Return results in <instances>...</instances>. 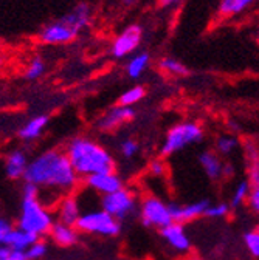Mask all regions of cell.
<instances>
[{"instance_id":"obj_27","label":"cell","mask_w":259,"mask_h":260,"mask_svg":"<svg viewBox=\"0 0 259 260\" xmlns=\"http://www.w3.org/2000/svg\"><path fill=\"white\" fill-rule=\"evenodd\" d=\"M242 242L245 249L253 258H259V231L256 230H248L242 234Z\"/></svg>"},{"instance_id":"obj_6","label":"cell","mask_w":259,"mask_h":260,"mask_svg":"<svg viewBox=\"0 0 259 260\" xmlns=\"http://www.w3.org/2000/svg\"><path fill=\"white\" fill-rule=\"evenodd\" d=\"M138 205H140V200L137 197V193L132 189L124 186L123 189L117 192L100 197L98 206L123 223L138 214Z\"/></svg>"},{"instance_id":"obj_4","label":"cell","mask_w":259,"mask_h":260,"mask_svg":"<svg viewBox=\"0 0 259 260\" xmlns=\"http://www.w3.org/2000/svg\"><path fill=\"white\" fill-rule=\"evenodd\" d=\"M205 132L204 127L196 121H180L174 124L165 135V140L161 143L160 153L161 156L176 155L194 144L204 141Z\"/></svg>"},{"instance_id":"obj_16","label":"cell","mask_w":259,"mask_h":260,"mask_svg":"<svg viewBox=\"0 0 259 260\" xmlns=\"http://www.w3.org/2000/svg\"><path fill=\"white\" fill-rule=\"evenodd\" d=\"M79 231L76 230V226H70V224H64V223H57L54 221V224L50 230V239L62 248H69L73 246L79 242Z\"/></svg>"},{"instance_id":"obj_9","label":"cell","mask_w":259,"mask_h":260,"mask_svg":"<svg viewBox=\"0 0 259 260\" xmlns=\"http://www.w3.org/2000/svg\"><path fill=\"white\" fill-rule=\"evenodd\" d=\"M143 42V28L138 23L126 26L113 39L110 53L115 59H124L132 56Z\"/></svg>"},{"instance_id":"obj_5","label":"cell","mask_w":259,"mask_h":260,"mask_svg":"<svg viewBox=\"0 0 259 260\" xmlns=\"http://www.w3.org/2000/svg\"><path fill=\"white\" fill-rule=\"evenodd\" d=\"M76 230L81 234L100 236V237H117L121 233V221L103 211L100 206L89 209L81 214Z\"/></svg>"},{"instance_id":"obj_40","label":"cell","mask_w":259,"mask_h":260,"mask_svg":"<svg viewBox=\"0 0 259 260\" xmlns=\"http://www.w3.org/2000/svg\"><path fill=\"white\" fill-rule=\"evenodd\" d=\"M121 2H123L126 7H134V5H137L138 2H141V0H121Z\"/></svg>"},{"instance_id":"obj_15","label":"cell","mask_w":259,"mask_h":260,"mask_svg":"<svg viewBox=\"0 0 259 260\" xmlns=\"http://www.w3.org/2000/svg\"><path fill=\"white\" fill-rule=\"evenodd\" d=\"M199 166L202 168L205 177L211 181L222 180V168H223V159L214 149H205L197 156Z\"/></svg>"},{"instance_id":"obj_30","label":"cell","mask_w":259,"mask_h":260,"mask_svg":"<svg viewBox=\"0 0 259 260\" xmlns=\"http://www.w3.org/2000/svg\"><path fill=\"white\" fill-rule=\"evenodd\" d=\"M47 251H48L47 243H45L42 239H38V240H36L33 245H31L25 252H26L28 260H41L42 257H45Z\"/></svg>"},{"instance_id":"obj_10","label":"cell","mask_w":259,"mask_h":260,"mask_svg":"<svg viewBox=\"0 0 259 260\" xmlns=\"http://www.w3.org/2000/svg\"><path fill=\"white\" fill-rule=\"evenodd\" d=\"M160 233V237L166 243V246L174 252V254H179V255H186L191 248H192V242H191V237L186 231L185 224L182 223H177V221H172L169 223L168 226L161 228L158 231Z\"/></svg>"},{"instance_id":"obj_36","label":"cell","mask_w":259,"mask_h":260,"mask_svg":"<svg viewBox=\"0 0 259 260\" xmlns=\"http://www.w3.org/2000/svg\"><path fill=\"white\" fill-rule=\"evenodd\" d=\"M22 197L23 199H39L41 200V189L31 183L23 181L22 186Z\"/></svg>"},{"instance_id":"obj_35","label":"cell","mask_w":259,"mask_h":260,"mask_svg":"<svg viewBox=\"0 0 259 260\" xmlns=\"http://www.w3.org/2000/svg\"><path fill=\"white\" fill-rule=\"evenodd\" d=\"M244 155L247 158V162L259 159V146L253 141H245L244 143Z\"/></svg>"},{"instance_id":"obj_7","label":"cell","mask_w":259,"mask_h":260,"mask_svg":"<svg viewBox=\"0 0 259 260\" xmlns=\"http://www.w3.org/2000/svg\"><path fill=\"white\" fill-rule=\"evenodd\" d=\"M138 217L143 226L160 231L161 228L172 223L169 203H166L158 195H145L138 205Z\"/></svg>"},{"instance_id":"obj_17","label":"cell","mask_w":259,"mask_h":260,"mask_svg":"<svg viewBox=\"0 0 259 260\" xmlns=\"http://www.w3.org/2000/svg\"><path fill=\"white\" fill-rule=\"evenodd\" d=\"M28 162H30V158L23 150H20V149L11 150L5 158V172H7L8 178L23 180Z\"/></svg>"},{"instance_id":"obj_12","label":"cell","mask_w":259,"mask_h":260,"mask_svg":"<svg viewBox=\"0 0 259 260\" xmlns=\"http://www.w3.org/2000/svg\"><path fill=\"white\" fill-rule=\"evenodd\" d=\"M85 189L92 190L93 193L100 195H109L112 192H117L124 187L123 178L117 172H103V174H95L82 180Z\"/></svg>"},{"instance_id":"obj_2","label":"cell","mask_w":259,"mask_h":260,"mask_svg":"<svg viewBox=\"0 0 259 260\" xmlns=\"http://www.w3.org/2000/svg\"><path fill=\"white\" fill-rule=\"evenodd\" d=\"M75 172L81 180L103 172H117V161L113 155L98 141L89 137H75L66 147Z\"/></svg>"},{"instance_id":"obj_14","label":"cell","mask_w":259,"mask_h":260,"mask_svg":"<svg viewBox=\"0 0 259 260\" xmlns=\"http://www.w3.org/2000/svg\"><path fill=\"white\" fill-rule=\"evenodd\" d=\"M210 206V202L207 199L192 202L186 205H179V203H169V211L172 215V220L177 223H191L200 217H205V212Z\"/></svg>"},{"instance_id":"obj_39","label":"cell","mask_w":259,"mask_h":260,"mask_svg":"<svg viewBox=\"0 0 259 260\" xmlns=\"http://www.w3.org/2000/svg\"><path fill=\"white\" fill-rule=\"evenodd\" d=\"M182 2H183V0H157L158 7H160V8H163V10H174V8H177Z\"/></svg>"},{"instance_id":"obj_29","label":"cell","mask_w":259,"mask_h":260,"mask_svg":"<svg viewBox=\"0 0 259 260\" xmlns=\"http://www.w3.org/2000/svg\"><path fill=\"white\" fill-rule=\"evenodd\" d=\"M118 149H120L121 156H124V158H127V159H132V158L137 156V153L140 152V144H138V141L134 140V138H126V140H123V141L120 143Z\"/></svg>"},{"instance_id":"obj_3","label":"cell","mask_w":259,"mask_h":260,"mask_svg":"<svg viewBox=\"0 0 259 260\" xmlns=\"http://www.w3.org/2000/svg\"><path fill=\"white\" fill-rule=\"evenodd\" d=\"M53 209L44 205L39 199H23L17 217V228L42 239L50 234L54 224Z\"/></svg>"},{"instance_id":"obj_11","label":"cell","mask_w":259,"mask_h":260,"mask_svg":"<svg viewBox=\"0 0 259 260\" xmlns=\"http://www.w3.org/2000/svg\"><path fill=\"white\" fill-rule=\"evenodd\" d=\"M53 214H54V220L57 223L76 226V223L82 214L79 197L75 192L62 195V197L56 202V205L53 206Z\"/></svg>"},{"instance_id":"obj_19","label":"cell","mask_w":259,"mask_h":260,"mask_svg":"<svg viewBox=\"0 0 259 260\" xmlns=\"http://www.w3.org/2000/svg\"><path fill=\"white\" fill-rule=\"evenodd\" d=\"M48 124V116L47 115H38L28 119L20 128H19V138L23 141H35L38 140Z\"/></svg>"},{"instance_id":"obj_37","label":"cell","mask_w":259,"mask_h":260,"mask_svg":"<svg viewBox=\"0 0 259 260\" xmlns=\"http://www.w3.org/2000/svg\"><path fill=\"white\" fill-rule=\"evenodd\" d=\"M13 223L7 218H2L0 217V245H4L5 243V239L7 236L10 234V231L13 230Z\"/></svg>"},{"instance_id":"obj_28","label":"cell","mask_w":259,"mask_h":260,"mask_svg":"<svg viewBox=\"0 0 259 260\" xmlns=\"http://www.w3.org/2000/svg\"><path fill=\"white\" fill-rule=\"evenodd\" d=\"M230 212H232L230 203H226V202H219V203H214V205L210 203V206H208V209L205 212V217L211 218V220H222Z\"/></svg>"},{"instance_id":"obj_41","label":"cell","mask_w":259,"mask_h":260,"mask_svg":"<svg viewBox=\"0 0 259 260\" xmlns=\"http://www.w3.org/2000/svg\"><path fill=\"white\" fill-rule=\"evenodd\" d=\"M256 41H257V44H259V28H257V32H256Z\"/></svg>"},{"instance_id":"obj_32","label":"cell","mask_w":259,"mask_h":260,"mask_svg":"<svg viewBox=\"0 0 259 260\" xmlns=\"http://www.w3.org/2000/svg\"><path fill=\"white\" fill-rule=\"evenodd\" d=\"M0 260H28V257L25 251H14L5 245H0Z\"/></svg>"},{"instance_id":"obj_25","label":"cell","mask_w":259,"mask_h":260,"mask_svg":"<svg viewBox=\"0 0 259 260\" xmlns=\"http://www.w3.org/2000/svg\"><path fill=\"white\" fill-rule=\"evenodd\" d=\"M47 72V62L44 57L41 56H35L31 57L25 67V73L23 78L26 81H38L39 78H42Z\"/></svg>"},{"instance_id":"obj_8","label":"cell","mask_w":259,"mask_h":260,"mask_svg":"<svg viewBox=\"0 0 259 260\" xmlns=\"http://www.w3.org/2000/svg\"><path fill=\"white\" fill-rule=\"evenodd\" d=\"M78 36L79 31L76 26L67 19V16H62L44 25L38 35V39L44 45H64L75 41Z\"/></svg>"},{"instance_id":"obj_21","label":"cell","mask_w":259,"mask_h":260,"mask_svg":"<svg viewBox=\"0 0 259 260\" xmlns=\"http://www.w3.org/2000/svg\"><path fill=\"white\" fill-rule=\"evenodd\" d=\"M149 65H151V54L149 53H146V51L134 53L131 57L127 59L126 73L131 79H138L149 69Z\"/></svg>"},{"instance_id":"obj_1","label":"cell","mask_w":259,"mask_h":260,"mask_svg":"<svg viewBox=\"0 0 259 260\" xmlns=\"http://www.w3.org/2000/svg\"><path fill=\"white\" fill-rule=\"evenodd\" d=\"M23 181L38 186L41 202L53 209L62 195L75 192L82 180L75 172L66 152L48 149L30 159Z\"/></svg>"},{"instance_id":"obj_20","label":"cell","mask_w":259,"mask_h":260,"mask_svg":"<svg viewBox=\"0 0 259 260\" xmlns=\"http://www.w3.org/2000/svg\"><path fill=\"white\" fill-rule=\"evenodd\" d=\"M36 240H38V237H35L33 234H30V233H26V231H23L16 226L7 236L4 245L10 249H14V251H26Z\"/></svg>"},{"instance_id":"obj_34","label":"cell","mask_w":259,"mask_h":260,"mask_svg":"<svg viewBox=\"0 0 259 260\" xmlns=\"http://www.w3.org/2000/svg\"><path fill=\"white\" fill-rule=\"evenodd\" d=\"M245 205H247V208L250 209L251 214L259 217V187H251Z\"/></svg>"},{"instance_id":"obj_26","label":"cell","mask_w":259,"mask_h":260,"mask_svg":"<svg viewBox=\"0 0 259 260\" xmlns=\"http://www.w3.org/2000/svg\"><path fill=\"white\" fill-rule=\"evenodd\" d=\"M250 190H251V184L248 183V180H241L235 189H233V193H232V199H230V206L232 208H241L242 205H245L248 195H250Z\"/></svg>"},{"instance_id":"obj_13","label":"cell","mask_w":259,"mask_h":260,"mask_svg":"<svg viewBox=\"0 0 259 260\" xmlns=\"http://www.w3.org/2000/svg\"><path fill=\"white\" fill-rule=\"evenodd\" d=\"M135 115L137 112L134 110V107H124L118 104L100 116V119L96 121V127L103 132H112V130H117L118 127L134 121Z\"/></svg>"},{"instance_id":"obj_31","label":"cell","mask_w":259,"mask_h":260,"mask_svg":"<svg viewBox=\"0 0 259 260\" xmlns=\"http://www.w3.org/2000/svg\"><path fill=\"white\" fill-rule=\"evenodd\" d=\"M247 180L251 187H259V159L248 161L247 165Z\"/></svg>"},{"instance_id":"obj_33","label":"cell","mask_w":259,"mask_h":260,"mask_svg":"<svg viewBox=\"0 0 259 260\" xmlns=\"http://www.w3.org/2000/svg\"><path fill=\"white\" fill-rule=\"evenodd\" d=\"M148 174L152 175V177H158L161 178L165 174H166V162L158 158V159H152L148 166Z\"/></svg>"},{"instance_id":"obj_18","label":"cell","mask_w":259,"mask_h":260,"mask_svg":"<svg viewBox=\"0 0 259 260\" xmlns=\"http://www.w3.org/2000/svg\"><path fill=\"white\" fill-rule=\"evenodd\" d=\"M256 2L257 0H219L216 13L220 19H235L247 13Z\"/></svg>"},{"instance_id":"obj_23","label":"cell","mask_w":259,"mask_h":260,"mask_svg":"<svg viewBox=\"0 0 259 260\" xmlns=\"http://www.w3.org/2000/svg\"><path fill=\"white\" fill-rule=\"evenodd\" d=\"M241 143L235 134H222L214 141V150L220 156H230L239 149Z\"/></svg>"},{"instance_id":"obj_24","label":"cell","mask_w":259,"mask_h":260,"mask_svg":"<svg viewBox=\"0 0 259 260\" xmlns=\"http://www.w3.org/2000/svg\"><path fill=\"white\" fill-rule=\"evenodd\" d=\"M145 96H146V88L143 85H134L121 93V96L118 98V104L124 107H134L145 100Z\"/></svg>"},{"instance_id":"obj_22","label":"cell","mask_w":259,"mask_h":260,"mask_svg":"<svg viewBox=\"0 0 259 260\" xmlns=\"http://www.w3.org/2000/svg\"><path fill=\"white\" fill-rule=\"evenodd\" d=\"M158 69L161 73H165L166 76H171V78H186L191 73V70L186 65L174 56L161 57L158 60Z\"/></svg>"},{"instance_id":"obj_38","label":"cell","mask_w":259,"mask_h":260,"mask_svg":"<svg viewBox=\"0 0 259 260\" xmlns=\"http://www.w3.org/2000/svg\"><path fill=\"white\" fill-rule=\"evenodd\" d=\"M236 174V166L232 161H223V168H222V178H232Z\"/></svg>"}]
</instances>
